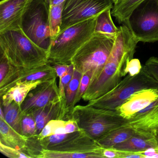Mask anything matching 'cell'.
<instances>
[{
    "label": "cell",
    "mask_w": 158,
    "mask_h": 158,
    "mask_svg": "<svg viewBox=\"0 0 158 158\" xmlns=\"http://www.w3.org/2000/svg\"><path fill=\"white\" fill-rule=\"evenodd\" d=\"M123 72V68L108 59L102 71L89 84L82 99L93 100L110 92L122 80Z\"/></svg>",
    "instance_id": "10"
},
{
    "label": "cell",
    "mask_w": 158,
    "mask_h": 158,
    "mask_svg": "<svg viewBox=\"0 0 158 158\" xmlns=\"http://www.w3.org/2000/svg\"><path fill=\"white\" fill-rule=\"evenodd\" d=\"M1 54L14 66L32 68L49 63V52L35 44L20 26L0 33Z\"/></svg>",
    "instance_id": "1"
},
{
    "label": "cell",
    "mask_w": 158,
    "mask_h": 158,
    "mask_svg": "<svg viewBox=\"0 0 158 158\" xmlns=\"http://www.w3.org/2000/svg\"><path fill=\"white\" fill-rule=\"evenodd\" d=\"M157 137L158 138V132H157Z\"/></svg>",
    "instance_id": "40"
},
{
    "label": "cell",
    "mask_w": 158,
    "mask_h": 158,
    "mask_svg": "<svg viewBox=\"0 0 158 158\" xmlns=\"http://www.w3.org/2000/svg\"><path fill=\"white\" fill-rule=\"evenodd\" d=\"M142 67L140 61L138 59H133L129 60L127 62L125 67L123 70V77H125L127 74L130 75L131 76L137 75L138 74Z\"/></svg>",
    "instance_id": "30"
},
{
    "label": "cell",
    "mask_w": 158,
    "mask_h": 158,
    "mask_svg": "<svg viewBox=\"0 0 158 158\" xmlns=\"http://www.w3.org/2000/svg\"><path fill=\"white\" fill-rule=\"evenodd\" d=\"M71 118L76 122L80 129L95 140L123 126L127 121L115 110L99 109L88 104L75 106Z\"/></svg>",
    "instance_id": "3"
},
{
    "label": "cell",
    "mask_w": 158,
    "mask_h": 158,
    "mask_svg": "<svg viewBox=\"0 0 158 158\" xmlns=\"http://www.w3.org/2000/svg\"><path fill=\"white\" fill-rule=\"evenodd\" d=\"M28 138L18 133L5 121L0 117V142L24 152Z\"/></svg>",
    "instance_id": "18"
},
{
    "label": "cell",
    "mask_w": 158,
    "mask_h": 158,
    "mask_svg": "<svg viewBox=\"0 0 158 158\" xmlns=\"http://www.w3.org/2000/svg\"><path fill=\"white\" fill-rule=\"evenodd\" d=\"M158 98V88H146L130 96L115 110L126 120L131 119Z\"/></svg>",
    "instance_id": "13"
},
{
    "label": "cell",
    "mask_w": 158,
    "mask_h": 158,
    "mask_svg": "<svg viewBox=\"0 0 158 158\" xmlns=\"http://www.w3.org/2000/svg\"><path fill=\"white\" fill-rule=\"evenodd\" d=\"M114 2V5H116L118 3H120L123 0H112Z\"/></svg>",
    "instance_id": "39"
},
{
    "label": "cell",
    "mask_w": 158,
    "mask_h": 158,
    "mask_svg": "<svg viewBox=\"0 0 158 158\" xmlns=\"http://www.w3.org/2000/svg\"><path fill=\"white\" fill-rule=\"evenodd\" d=\"M115 38L102 33H94L90 39L73 57L72 64L75 70L82 75L90 71L92 72V82L104 68L110 54Z\"/></svg>",
    "instance_id": "4"
},
{
    "label": "cell",
    "mask_w": 158,
    "mask_h": 158,
    "mask_svg": "<svg viewBox=\"0 0 158 158\" xmlns=\"http://www.w3.org/2000/svg\"><path fill=\"white\" fill-rule=\"evenodd\" d=\"M67 64H55L53 67L55 68L57 76L60 79L65 74L69 67Z\"/></svg>",
    "instance_id": "37"
},
{
    "label": "cell",
    "mask_w": 158,
    "mask_h": 158,
    "mask_svg": "<svg viewBox=\"0 0 158 158\" xmlns=\"http://www.w3.org/2000/svg\"><path fill=\"white\" fill-rule=\"evenodd\" d=\"M43 81L21 82L16 83L1 96V106H7L13 102L21 105L25 100L29 92L36 87Z\"/></svg>",
    "instance_id": "17"
},
{
    "label": "cell",
    "mask_w": 158,
    "mask_h": 158,
    "mask_svg": "<svg viewBox=\"0 0 158 158\" xmlns=\"http://www.w3.org/2000/svg\"><path fill=\"white\" fill-rule=\"evenodd\" d=\"M39 158H102V157L96 153L64 152L42 149Z\"/></svg>",
    "instance_id": "26"
},
{
    "label": "cell",
    "mask_w": 158,
    "mask_h": 158,
    "mask_svg": "<svg viewBox=\"0 0 158 158\" xmlns=\"http://www.w3.org/2000/svg\"><path fill=\"white\" fill-rule=\"evenodd\" d=\"M49 15L48 0H32L20 23L24 34L35 44L48 51L52 41Z\"/></svg>",
    "instance_id": "6"
},
{
    "label": "cell",
    "mask_w": 158,
    "mask_h": 158,
    "mask_svg": "<svg viewBox=\"0 0 158 158\" xmlns=\"http://www.w3.org/2000/svg\"><path fill=\"white\" fill-rule=\"evenodd\" d=\"M128 152L123 151L116 149L103 148L102 154L103 158H125Z\"/></svg>",
    "instance_id": "34"
},
{
    "label": "cell",
    "mask_w": 158,
    "mask_h": 158,
    "mask_svg": "<svg viewBox=\"0 0 158 158\" xmlns=\"http://www.w3.org/2000/svg\"><path fill=\"white\" fill-rule=\"evenodd\" d=\"M145 0H123L120 3L114 5L111 15L119 23H123L133 11Z\"/></svg>",
    "instance_id": "22"
},
{
    "label": "cell",
    "mask_w": 158,
    "mask_h": 158,
    "mask_svg": "<svg viewBox=\"0 0 158 158\" xmlns=\"http://www.w3.org/2000/svg\"><path fill=\"white\" fill-rule=\"evenodd\" d=\"M3 108L5 120L7 123L22 135V123L23 114L21 110V105L15 102H13Z\"/></svg>",
    "instance_id": "23"
},
{
    "label": "cell",
    "mask_w": 158,
    "mask_h": 158,
    "mask_svg": "<svg viewBox=\"0 0 158 158\" xmlns=\"http://www.w3.org/2000/svg\"><path fill=\"white\" fill-rule=\"evenodd\" d=\"M50 5H58L64 3L66 0H48Z\"/></svg>",
    "instance_id": "38"
},
{
    "label": "cell",
    "mask_w": 158,
    "mask_h": 158,
    "mask_svg": "<svg viewBox=\"0 0 158 158\" xmlns=\"http://www.w3.org/2000/svg\"><path fill=\"white\" fill-rule=\"evenodd\" d=\"M71 110L67 108L65 98L51 102L33 114L35 121L37 135L41 132L44 127L49 121L52 120L72 119Z\"/></svg>",
    "instance_id": "16"
},
{
    "label": "cell",
    "mask_w": 158,
    "mask_h": 158,
    "mask_svg": "<svg viewBox=\"0 0 158 158\" xmlns=\"http://www.w3.org/2000/svg\"><path fill=\"white\" fill-rule=\"evenodd\" d=\"M146 88H158V83L144 65L138 74L134 76L127 75L113 89L89 101L87 104L99 109L115 110L132 94Z\"/></svg>",
    "instance_id": "5"
},
{
    "label": "cell",
    "mask_w": 158,
    "mask_h": 158,
    "mask_svg": "<svg viewBox=\"0 0 158 158\" xmlns=\"http://www.w3.org/2000/svg\"><path fill=\"white\" fill-rule=\"evenodd\" d=\"M157 139H158V138H157Z\"/></svg>",
    "instance_id": "41"
},
{
    "label": "cell",
    "mask_w": 158,
    "mask_h": 158,
    "mask_svg": "<svg viewBox=\"0 0 158 158\" xmlns=\"http://www.w3.org/2000/svg\"><path fill=\"white\" fill-rule=\"evenodd\" d=\"M111 9H108L97 16L95 33H100L110 36L115 37L119 31V27L114 25L111 17Z\"/></svg>",
    "instance_id": "21"
},
{
    "label": "cell",
    "mask_w": 158,
    "mask_h": 158,
    "mask_svg": "<svg viewBox=\"0 0 158 158\" xmlns=\"http://www.w3.org/2000/svg\"><path fill=\"white\" fill-rule=\"evenodd\" d=\"M139 152L142 155V158H158V146L155 148Z\"/></svg>",
    "instance_id": "36"
},
{
    "label": "cell",
    "mask_w": 158,
    "mask_h": 158,
    "mask_svg": "<svg viewBox=\"0 0 158 158\" xmlns=\"http://www.w3.org/2000/svg\"><path fill=\"white\" fill-rule=\"evenodd\" d=\"M39 140L43 149L96 153L103 158L102 151L104 148L82 129L69 134L52 135Z\"/></svg>",
    "instance_id": "8"
},
{
    "label": "cell",
    "mask_w": 158,
    "mask_h": 158,
    "mask_svg": "<svg viewBox=\"0 0 158 158\" xmlns=\"http://www.w3.org/2000/svg\"><path fill=\"white\" fill-rule=\"evenodd\" d=\"M74 71V67L73 65L72 64H69L67 72L64 76L60 79L59 89L61 97L62 98H65V90L68 84L72 79Z\"/></svg>",
    "instance_id": "32"
},
{
    "label": "cell",
    "mask_w": 158,
    "mask_h": 158,
    "mask_svg": "<svg viewBox=\"0 0 158 158\" xmlns=\"http://www.w3.org/2000/svg\"><path fill=\"white\" fill-rule=\"evenodd\" d=\"M32 0H2L0 33L20 26L21 19Z\"/></svg>",
    "instance_id": "14"
},
{
    "label": "cell",
    "mask_w": 158,
    "mask_h": 158,
    "mask_svg": "<svg viewBox=\"0 0 158 158\" xmlns=\"http://www.w3.org/2000/svg\"><path fill=\"white\" fill-rule=\"evenodd\" d=\"M82 77V74L74 69L73 77L65 90V102L67 108L71 112L75 107L74 102Z\"/></svg>",
    "instance_id": "25"
},
{
    "label": "cell",
    "mask_w": 158,
    "mask_h": 158,
    "mask_svg": "<svg viewBox=\"0 0 158 158\" xmlns=\"http://www.w3.org/2000/svg\"><path fill=\"white\" fill-rule=\"evenodd\" d=\"M93 77V73L91 72H88L82 75V77L80 81L78 87V91L75 99L74 105L78 103L80 100L82 99V97L88 87L89 86Z\"/></svg>",
    "instance_id": "29"
},
{
    "label": "cell",
    "mask_w": 158,
    "mask_h": 158,
    "mask_svg": "<svg viewBox=\"0 0 158 158\" xmlns=\"http://www.w3.org/2000/svg\"><path fill=\"white\" fill-rule=\"evenodd\" d=\"M64 2L58 5L49 4V21L52 40L55 39L60 32L62 23V12Z\"/></svg>",
    "instance_id": "24"
},
{
    "label": "cell",
    "mask_w": 158,
    "mask_h": 158,
    "mask_svg": "<svg viewBox=\"0 0 158 158\" xmlns=\"http://www.w3.org/2000/svg\"><path fill=\"white\" fill-rule=\"evenodd\" d=\"M22 135L28 138L37 136L36 125L34 116L32 114L24 115L22 123Z\"/></svg>",
    "instance_id": "28"
},
{
    "label": "cell",
    "mask_w": 158,
    "mask_h": 158,
    "mask_svg": "<svg viewBox=\"0 0 158 158\" xmlns=\"http://www.w3.org/2000/svg\"><path fill=\"white\" fill-rule=\"evenodd\" d=\"M158 146L157 137H148L135 133L127 140L116 145L114 148L123 151L139 152Z\"/></svg>",
    "instance_id": "19"
},
{
    "label": "cell",
    "mask_w": 158,
    "mask_h": 158,
    "mask_svg": "<svg viewBox=\"0 0 158 158\" xmlns=\"http://www.w3.org/2000/svg\"><path fill=\"white\" fill-rule=\"evenodd\" d=\"M144 66L158 83V58L151 57L145 63Z\"/></svg>",
    "instance_id": "33"
},
{
    "label": "cell",
    "mask_w": 158,
    "mask_h": 158,
    "mask_svg": "<svg viewBox=\"0 0 158 158\" xmlns=\"http://www.w3.org/2000/svg\"><path fill=\"white\" fill-rule=\"evenodd\" d=\"M135 133L132 128L123 126L107 133L96 141L104 148H112L127 140Z\"/></svg>",
    "instance_id": "20"
},
{
    "label": "cell",
    "mask_w": 158,
    "mask_h": 158,
    "mask_svg": "<svg viewBox=\"0 0 158 158\" xmlns=\"http://www.w3.org/2000/svg\"><path fill=\"white\" fill-rule=\"evenodd\" d=\"M57 77L55 68L50 63L34 68H19L10 82L0 88V96H2L16 83L39 80L44 82Z\"/></svg>",
    "instance_id": "15"
},
{
    "label": "cell",
    "mask_w": 158,
    "mask_h": 158,
    "mask_svg": "<svg viewBox=\"0 0 158 158\" xmlns=\"http://www.w3.org/2000/svg\"><path fill=\"white\" fill-rule=\"evenodd\" d=\"M97 16L76 24L60 32L49 49L50 64H69L79 49L95 33Z\"/></svg>",
    "instance_id": "2"
},
{
    "label": "cell",
    "mask_w": 158,
    "mask_h": 158,
    "mask_svg": "<svg viewBox=\"0 0 158 158\" xmlns=\"http://www.w3.org/2000/svg\"><path fill=\"white\" fill-rule=\"evenodd\" d=\"M138 42L158 41V0H145L123 23Z\"/></svg>",
    "instance_id": "7"
},
{
    "label": "cell",
    "mask_w": 158,
    "mask_h": 158,
    "mask_svg": "<svg viewBox=\"0 0 158 158\" xmlns=\"http://www.w3.org/2000/svg\"><path fill=\"white\" fill-rule=\"evenodd\" d=\"M65 129L66 134H69L80 130V128L76 122L72 118L65 122Z\"/></svg>",
    "instance_id": "35"
},
{
    "label": "cell",
    "mask_w": 158,
    "mask_h": 158,
    "mask_svg": "<svg viewBox=\"0 0 158 158\" xmlns=\"http://www.w3.org/2000/svg\"><path fill=\"white\" fill-rule=\"evenodd\" d=\"M19 68L12 65L8 59L1 54L0 64V88L5 86L10 82Z\"/></svg>",
    "instance_id": "27"
},
{
    "label": "cell",
    "mask_w": 158,
    "mask_h": 158,
    "mask_svg": "<svg viewBox=\"0 0 158 158\" xmlns=\"http://www.w3.org/2000/svg\"><path fill=\"white\" fill-rule=\"evenodd\" d=\"M123 126L132 128L135 133L148 137H157L158 131V98L148 106L127 120Z\"/></svg>",
    "instance_id": "12"
},
{
    "label": "cell",
    "mask_w": 158,
    "mask_h": 158,
    "mask_svg": "<svg viewBox=\"0 0 158 158\" xmlns=\"http://www.w3.org/2000/svg\"><path fill=\"white\" fill-rule=\"evenodd\" d=\"M112 0H66L62 12L60 32L76 24L98 16L108 9H112Z\"/></svg>",
    "instance_id": "9"
},
{
    "label": "cell",
    "mask_w": 158,
    "mask_h": 158,
    "mask_svg": "<svg viewBox=\"0 0 158 158\" xmlns=\"http://www.w3.org/2000/svg\"><path fill=\"white\" fill-rule=\"evenodd\" d=\"M57 77L44 81L31 90L21 105L24 115L33 114L51 102L62 98Z\"/></svg>",
    "instance_id": "11"
},
{
    "label": "cell",
    "mask_w": 158,
    "mask_h": 158,
    "mask_svg": "<svg viewBox=\"0 0 158 158\" xmlns=\"http://www.w3.org/2000/svg\"><path fill=\"white\" fill-rule=\"evenodd\" d=\"M0 151L6 157L10 158H30L27 154L12 147L6 146L0 142Z\"/></svg>",
    "instance_id": "31"
}]
</instances>
